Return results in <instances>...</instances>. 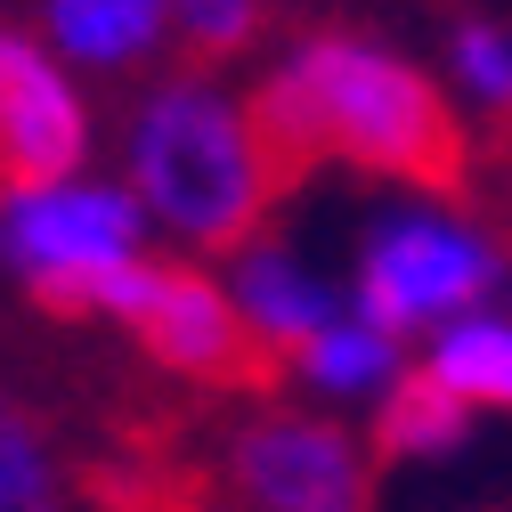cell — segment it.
Masks as SVG:
<instances>
[{"label": "cell", "instance_id": "5", "mask_svg": "<svg viewBox=\"0 0 512 512\" xmlns=\"http://www.w3.org/2000/svg\"><path fill=\"white\" fill-rule=\"evenodd\" d=\"M374 439L309 399L244 407L220 447V480L244 512H374Z\"/></svg>", "mask_w": 512, "mask_h": 512}, {"label": "cell", "instance_id": "14", "mask_svg": "<svg viewBox=\"0 0 512 512\" xmlns=\"http://www.w3.org/2000/svg\"><path fill=\"white\" fill-rule=\"evenodd\" d=\"M0 512H74V480L57 464L49 431L9 391H0Z\"/></svg>", "mask_w": 512, "mask_h": 512}, {"label": "cell", "instance_id": "9", "mask_svg": "<svg viewBox=\"0 0 512 512\" xmlns=\"http://www.w3.org/2000/svg\"><path fill=\"white\" fill-rule=\"evenodd\" d=\"M407 374H415V342L391 334L382 317H366L358 301H350L317 342H301V350L285 358V382H293L309 407H326V415H374Z\"/></svg>", "mask_w": 512, "mask_h": 512}, {"label": "cell", "instance_id": "8", "mask_svg": "<svg viewBox=\"0 0 512 512\" xmlns=\"http://www.w3.org/2000/svg\"><path fill=\"white\" fill-rule=\"evenodd\" d=\"M228 293H236V317L252 326V342H261V358H293L301 342H317L334 326V317L350 309V269H326L301 236H252L244 252H228Z\"/></svg>", "mask_w": 512, "mask_h": 512}, {"label": "cell", "instance_id": "11", "mask_svg": "<svg viewBox=\"0 0 512 512\" xmlns=\"http://www.w3.org/2000/svg\"><path fill=\"white\" fill-rule=\"evenodd\" d=\"M366 439H374L382 464H447V456H464L480 439V415L447 391V382H431L423 358H415V374L366 415Z\"/></svg>", "mask_w": 512, "mask_h": 512}, {"label": "cell", "instance_id": "15", "mask_svg": "<svg viewBox=\"0 0 512 512\" xmlns=\"http://www.w3.org/2000/svg\"><path fill=\"white\" fill-rule=\"evenodd\" d=\"M171 9V41L196 66H228L269 33V0H163Z\"/></svg>", "mask_w": 512, "mask_h": 512}, {"label": "cell", "instance_id": "2", "mask_svg": "<svg viewBox=\"0 0 512 512\" xmlns=\"http://www.w3.org/2000/svg\"><path fill=\"white\" fill-rule=\"evenodd\" d=\"M285 155L261 131V106L220 66L155 74L122 114V187L139 196L147 228L171 236L187 261H228L269 228Z\"/></svg>", "mask_w": 512, "mask_h": 512}, {"label": "cell", "instance_id": "12", "mask_svg": "<svg viewBox=\"0 0 512 512\" xmlns=\"http://www.w3.org/2000/svg\"><path fill=\"white\" fill-rule=\"evenodd\" d=\"M415 358H423V374L447 382V391H456L480 423H488V415H512V309H504V301L456 317V326H439Z\"/></svg>", "mask_w": 512, "mask_h": 512}, {"label": "cell", "instance_id": "7", "mask_svg": "<svg viewBox=\"0 0 512 512\" xmlns=\"http://www.w3.org/2000/svg\"><path fill=\"white\" fill-rule=\"evenodd\" d=\"M98 155L82 74L41 33L0 25V179H74Z\"/></svg>", "mask_w": 512, "mask_h": 512}, {"label": "cell", "instance_id": "1", "mask_svg": "<svg viewBox=\"0 0 512 512\" xmlns=\"http://www.w3.org/2000/svg\"><path fill=\"white\" fill-rule=\"evenodd\" d=\"M252 106L285 171H358L399 196H447L472 155L447 82L366 25L293 33L252 82Z\"/></svg>", "mask_w": 512, "mask_h": 512}, {"label": "cell", "instance_id": "3", "mask_svg": "<svg viewBox=\"0 0 512 512\" xmlns=\"http://www.w3.org/2000/svg\"><path fill=\"white\" fill-rule=\"evenodd\" d=\"M512 285V252L504 236L447 204V196H391L358 220V244H350V301L366 317H382L391 334H407L415 350L456 326L472 309H496Z\"/></svg>", "mask_w": 512, "mask_h": 512}, {"label": "cell", "instance_id": "10", "mask_svg": "<svg viewBox=\"0 0 512 512\" xmlns=\"http://www.w3.org/2000/svg\"><path fill=\"white\" fill-rule=\"evenodd\" d=\"M33 33L74 74H139L171 49V9L163 0H41Z\"/></svg>", "mask_w": 512, "mask_h": 512}, {"label": "cell", "instance_id": "13", "mask_svg": "<svg viewBox=\"0 0 512 512\" xmlns=\"http://www.w3.org/2000/svg\"><path fill=\"white\" fill-rule=\"evenodd\" d=\"M439 82L464 106V122H512V17L456 9L439 33Z\"/></svg>", "mask_w": 512, "mask_h": 512}, {"label": "cell", "instance_id": "4", "mask_svg": "<svg viewBox=\"0 0 512 512\" xmlns=\"http://www.w3.org/2000/svg\"><path fill=\"white\" fill-rule=\"evenodd\" d=\"M147 261V212L122 179H0V277L57 317H98L106 285Z\"/></svg>", "mask_w": 512, "mask_h": 512}, {"label": "cell", "instance_id": "6", "mask_svg": "<svg viewBox=\"0 0 512 512\" xmlns=\"http://www.w3.org/2000/svg\"><path fill=\"white\" fill-rule=\"evenodd\" d=\"M106 326H122L171 382H196V391H236V382L261 366V342L236 317V293L220 269L204 261H147L131 277H114L98 301Z\"/></svg>", "mask_w": 512, "mask_h": 512}]
</instances>
